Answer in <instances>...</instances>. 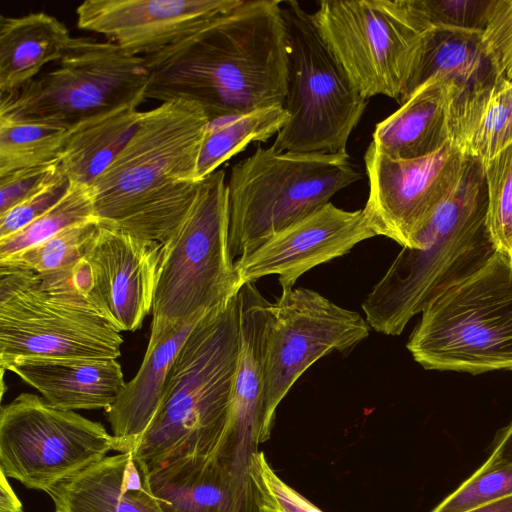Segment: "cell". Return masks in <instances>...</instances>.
I'll return each mask as SVG.
<instances>
[{"instance_id":"obj_1","label":"cell","mask_w":512,"mask_h":512,"mask_svg":"<svg viewBox=\"0 0 512 512\" xmlns=\"http://www.w3.org/2000/svg\"><path fill=\"white\" fill-rule=\"evenodd\" d=\"M143 58L146 99L195 102L210 121L283 106L289 51L282 2L239 0L197 32Z\"/></svg>"},{"instance_id":"obj_2","label":"cell","mask_w":512,"mask_h":512,"mask_svg":"<svg viewBox=\"0 0 512 512\" xmlns=\"http://www.w3.org/2000/svg\"><path fill=\"white\" fill-rule=\"evenodd\" d=\"M209 122L204 109L188 100L144 111L124 149L91 185L99 223L166 242L196 199L197 161Z\"/></svg>"},{"instance_id":"obj_3","label":"cell","mask_w":512,"mask_h":512,"mask_svg":"<svg viewBox=\"0 0 512 512\" xmlns=\"http://www.w3.org/2000/svg\"><path fill=\"white\" fill-rule=\"evenodd\" d=\"M484 163L466 155L462 172L418 238L402 248L362 303L376 332L400 335L437 296L480 270L496 253L487 223Z\"/></svg>"},{"instance_id":"obj_4","label":"cell","mask_w":512,"mask_h":512,"mask_svg":"<svg viewBox=\"0 0 512 512\" xmlns=\"http://www.w3.org/2000/svg\"><path fill=\"white\" fill-rule=\"evenodd\" d=\"M239 352L236 295L206 314L178 351L157 412L133 451L148 471L215 453L230 416Z\"/></svg>"},{"instance_id":"obj_5","label":"cell","mask_w":512,"mask_h":512,"mask_svg":"<svg viewBox=\"0 0 512 512\" xmlns=\"http://www.w3.org/2000/svg\"><path fill=\"white\" fill-rule=\"evenodd\" d=\"M361 178L348 153H292L258 146L232 167L227 181L232 257L252 253Z\"/></svg>"},{"instance_id":"obj_6","label":"cell","mask_w":512,"mask_h":512,"mask_svg":"<svg viewBox=\"0 0 512 512\" xmlns=\"http://www.w3.org/2000/svg\"><path fill=\"white\" fill-rule=\"evenodd\" d=\"M406 345L427 370H512V258L496 251L422 311Z\"/></svg>"},{"instance_id":"obj_7","label":"cell","mask_w":512,"mask_h":512,"mask_svg":"<svg viewBox=\"0 0 512 512\" xmlns=\"http://www.w3.org/2000/svg\"><path fill=\"white\" fill-rule=\"evenodd\" d=\"M311 18L363 97L401 102L433 27L418 0H323Z\"/></svg>"},{"instance_id":"obj_8","label":"cell","mask_w":512,"mask_h":512,"mask_svg":"<svg viewBox=\"0 0 512 512\" xmlns=\"http://www.w3.org/2000/svg\"><path fill=\"white\" fill-rule=\"evenodd\" d=\"M225 171L200 181L187 216L162 244L152 324L180 323L227 305L242 287L229 248Z\"/></svg>"},{"instance_id":"obj_9","label":"cell","mask_w":512,"mask_h":512,"mask_svg":"<svg viewBox=\"0 0 512 512\" xmlns=\"http://www.w3.org/2000/svg\"><path fill=\"white\" fill-rule=\"evenodd\" d=\"M57 62L19 89L0 94V117L69 129L146 100L149 75L144 58L112 41L71 38Z\"/></svg>"},{"instance_id":"obj_10","label":"cell","mask_w":512,"mask_h":512,"mask_svg":"<svg viewBox=\"0 0 512 512\" xmlns=\"http://www.w3.org/2000/svg\"><path fill=\"white\" fill-rule=\"evenodd\" d=\"M289 74L283 104L289 118L274 149L292 153H347V143L368 99L363 97L297 1L282 2Z\"/></svg>"},{"instance_id":"obj_11","label":"cell","mask_w":512,"mask_h":512,"mask_svg":"<svg viewBox=\"0 0 512 512\" xmlns=\"http://www.w3.org/2000/svg\"><path fill=\"white\" fill-rule=\"evenodd\" d=\"M122 344L84 299L48 291L32 271L0 265L2 371L19 358L116 359Z\"/></svg>"},{"instance_id":"obj_12","label":"cell","mask_w":512,"mask_h":512,"mask_svg":"<svg viewBox=\"0 0 512 512\" xmlns=\"http://www.w3.org/2000/svg\"><path fill=\"white\" fill-rule=\"evenodd\" d=\"M118 451L105 427L21 393L0 410V471L29 489L56 485Z\"/></svg>"},{"instance_id":"obj_13","label":"cell","mask_w":512,"mask_h":512,"mask_svg":"<svg viewBox=\"0 0 512 512\" xmlns=\"http://www.w3.org/2000/svg\"><path fill=\"white\" fill-rule=\"evenodd\" d=\"M370 329L359 312L314 290L281 287L269 307L260 443L270 438L276 409L298 378L318 359L365 340Z\"/></svg>"},{"instance_id":"obj_14","label":"cell","mask_w":512,"mask_h":512,"mask_svg":"<svg viewBox=\"0 0 512 512\" xmlns=\"http://www.w3.org/2000/svg\"><path fill=\"white\" fill-rule=\"evenodd\" d=\"M466 155L453 143L415 159H393L370 142L364 154L369 194L363 208L375 235L402 248L418 249V238L457 182Z\"/></svg>"},{"instance_id":"obj_15","label":"cell","mask_w":512,"mask_h":512,"mask_svg":"<svg viewBox=\"0 0 512 512\" xmlns=\"http://www.w3.org/2000/svg\"><path fill=\"white\" fill-rule=\"evenodd\" d=\"M161 255V243L99 224L70 281L112 327L133 332L152 311Z\"/></svg>"},{"instance_id":"obj_16","label":"cell","mask_w":512,"mask_h":512,"mask_svg":"<svg viewBox=\"0 0 512 512\" xmlns=\"http://www.w3.org/2000/svg\"><path fill=\"white\" fill-rule=\"evenodd\" d=\"M374 236L363 209L347 211L328 202L238 258L235 268L241 286L277 275L281 287H294L307 271L347 254Z\"/></svg>"},{"instance_id":"obj_17","label":"cell","mask_w":512,"mask_h":512,"mask_svg":"<svg viewBox=\"0 0 512 512\" xmlns=\"http://www.w3.org/2000/svg\"><path fill=\"white\" fill-rule=\"evenodd\" d=\"M239 0H86L77 26L137 56L158 53L197 32Z\"/></svg>"},{"instance_id":"obj_18","label":"cell","mask_w":512,"mask_h":512,"mask_svg":"<svg viewBox=\"0 0 512 512\" xmlns=\"http://www.w3.org/2000/svg\"><path fill=\"white\" fill-rule=\"evenodd\" d=\"M270 303L253 282L237 294L239 360L228 424L214 453L224 461L249 465L261 444Z\"/></svg>"},{"instance_id":"obj_19","label":"cell","mask_w":512,"mask_h":512,"mask_svg":"<svg viewBox=\"0 0 512 512\" xmlns=\"http://www.w3.org/2000/svg\"><path fill=\"white\" fill-rule=\"evenodd\" d=\"M148 478L162 512H260L249 467L214 454L169 461Z\"/></svg>"},{"instance_id":"obj_20","label":"cell","mask_w":512,"mask_h":512,"mask_svg":"<svg viewBox=\"0 0 512 512\" xmlns=\"http://www.w3.org/2000/svg\"><path fill=\"white\" fill-rule=\"evenodd\" d=\"M205 315L180 323L151 325L149 342L138 372L105 411L119 453L134 451L137 447L160 405L166 379L178 351Z\"/></svg>"},{"instance_id":"obj_21","label":"cell","mask_w":512,"mask_h":512,"mask_svg":"<svg viewBox=\"0 0 512 512\" xmlns=\"http://www.w3.org/2000/svg\"><path fill=\"white\" fill-rule=\"evenodd\" d=\"M133 451L107 456L48 491L55 512H162Z\"/></svg>"},{"instance_id":"obj_22","label":"cell","mask_w":512,"mask_h":512,"mask_svg":"<svg viewBox=\"0 0 512 512\" xmlns=\"http://www.w3.org/2000/svg\"><path fill=\"white\" fill-rule=\"evenodd\" d=\"M460 91L444 77L420 86L390 116L379 122L371 143L393 159H415L452 143V108Z\"/></svg>"},{"instance_id":"obj_23","label":"cell","mask_w":512,"mask_h":512,"mask_svg":"<svg viewBox=\"0 0 512 512\" xmlns=\"http://www.w3.org/2000/svg\"><path fill=\"white\" fill-rule=\"evenodd\" d=\"M6 370L62 410H108L126 382L116 359L19 358Z\"/></svg>"},{"instance_id":"obj_24","label":"cell","mask_w":512,"mask_h":512,"mask_svg":"<svg viewBox=\"0 0 512 512\" xmlns=\"http://www.w3.org/2000/svg\"><path fill=\"white\" fill-rule=\"evenodd\" d=\"M71 37L65 24L45 12L0 17V94L19 89L58 61Z\"/></svg>"},{"instance_id":"obj_25","label":"cell","mask_w":512,"mask_h":512,"mask_svg":"<svg viewBox=\"0 0 512 512\" xmlns=\"http://www.w3.org/2000/svg\"><path fill=\"white\" fill-rule=\"evenodd\" d=\"M482 43V31L433 26L413 78L401 102L434 77H444L459 88L456 99L491 85L496 77Z\"/></svg>"},{"instance_id":"obj_26","label":"cell","mask_w":512,"mask_h":512,"mask_svg":"<svg viewBox=\"0 0 512 512\" xmlns=\"http://www.w3.org/2000/svg\"><path fill=\"white\" fill-rule=\"evenodd\" d=\"M138 107L120 106L68 129L58 161L69 181L95 182L136 132L143 114Z\"/></svg>"},{"instance_id":"obj_27","label":"cell","mask_w":512,"mask_h":512,"mask_svg":"<svg viewBox=\"0 0 512 512\" xmlns=\"http://www.w3.org/2000/svg\"><path fill=\"white\" fill-rule=\"evenodd\" d=\"M511 100V82L497 76L488 87L454 101L452 143L465 155L490 160L512 140Z\"/></svg>"},{"instance_id":"obj_28","label":"cell","mask_w":512,"mask_h":512,"mask_svg":"<svg viewBox=\"0 0 512 512\" xmlns=\"http://www.w3.org/2000/svg\"><path fill=\"white\" fill-rule=\"evenodd\" d=\"M289 118L281 105L210 121L199 152L196 181L200 182L252 142H265L285 125Z\"/></svg>"},{"instance_id":"obj_29","label":"cell","mask_w":512,"mask_h":512,"mask_svg":"<svg viewBox=\"0 0 512 512\" xmlns=\"http://www.w3.org/2000/svg\"><path fill=\"white\" fill-rule=\"evenodd\" d=\"M67 131L51 124L0 117V176L57 161Z\"/></svg>"},{"instance_id":"obj_30","label":"cell","mask_w":512,"mask_h":512,"mask_svg":"<svg viewBox=\"0 0 512 512\" xmlns=\"http://www.w3.org/2000/svg\"><path fill=\"white\" fill-rule=\"evenodd\" d=\"M89 221H98L92 187L70 181L67 193L57 204L21 231L0 240V260Z\"/></svg>"},{"instance_id":"obj_31","label":"cell","mask_w":512,"mask_h":512,"mask_svg":"<svg viewBox=\"0 0 512 512\" xmlns=\"http://www.w3.org/2000/svg\"><path fill=\"white\" fill-rule=\"evenodd\" d=\"M99 224V221H89L68 227L35 246L0 260V265L32 271L39 275L67 270L83 258Z\"/></svg>"},{"instance_id":"obj_32","label":"cell","mask_w":512,"mask_h":512,"mask_svg":"<svg viewBox=\"0 0 512 512\" xmlns=\"http://www.w3.org/2000/svg\"><path fill=\"white\" fill-rule=\"evenodd\" d=\"M487 223L497 251L512 258V140L484 163Z\"/></svg>"},{"instance_id":"obj_33","label":"cell","mask_w":512,"mask_h":512,"mask_svg":"<svg viewBox=\"0 0 512 512\" xmlns=\"http://www.w3.org/2000/svg\"><path fill=\"white\" fill-rule=\"evenodd\" d=\"M512 494V465L487 459L431 512H466Z\"/></svg>"},{"instance_id":"obj_34","label":"cell","mask_w":512,"mask_h":512,"mask_svg":"<svg viewBox=\"0 0 512 512\" xmlns=\"http://www.w3.org/2000/svg\"><path fill=\"white\" fill-rule=\"evenodd\" d=\"M249 474L260 512H323L278 477L262 451L252 454Z\"/></svg>"},{"instance_id":"obj_35","label":"cell","mask_w":512,"mask_h":512,"mask_svg":"<svg viewBox=\"0 0 512 512\" xmlns=\"http://www.w3.org/2000/svg\"><path fill=\"white\" fill-rule=\"evenodd\" d=\"M482 43L496 74L512 82V0H491Z\"/></svg>"},{"instance_id":"obj_36","label":"cell","mask_w":512,"mask_h":512,"mask_svg":"<svg viewBox=\"0 0 512 512\" xmlns=\"http://www.w3.org/2000/svg\"><path fill=\"white\" fill-rule=\"evenodd\" d=\"M433 26L483 31L491 0H418Z\"/></svg>"},{"instance_id":"obj_37","label":"cell","mask_w":512,"mask_h":512,"mask_svg":"<svg viewBox=\"0 0 512 512\" xmlns=\"http://www.w3.org/2000/svg\"><path fill=\"white\" fill-rule=\"evenodd\" d=\"M70 187L69 179L62 173L43 189L0 215V240L28 226L57 204Z\"/></svg>"},{"instance_id":"obj_38","label":"cell","mask_w":512,"mask_h":512,"mask_svg":"<svg viewBox=\"0 0 512 512\" xmlns=\"http://www.w3.org/2000/svg\"><path fill=\"white\" fill-rule=\"evenodd\" d=\"M62 173L57 160L1 175L0 215L43 189Z\"/></svg>"},{"instance_id":"obj_39","label":"cell","mask_w":512,"mask_h":512,"mask_svg":"<svg viewBox=\"0 0 512 512\" xmlns=\"http://www.w3.org/2000/svg\"><path fill=\"white\" fill-rule=\"evenodd\" d=\"M0 512H23V506L13 491L8 477L0 471Z\"/></svg>"},{"instance_id":"obj_40","label":"cell","mask_w":512,"mask_h":512,"mask_svg":"<svg viewBox=\"0 0 512 512\" xmlns=\"http://www.w3.org/2000/svg\"><path fill=\"white\" fill-rule=\"evenodd\" d=\"M489 459L512 465V421L500 434Z\"/></svg>"},{"instance_id":"obj_41","label":"cell","mask_w":512,"mask_h":512,"mask_svg":"<svg viewBox=\"0 0 512 512\" xmlns=\"http://www.w3.org/2000/svg\"><path fill=\"white\" fill-rule=\"evenodd\" d=\"M466 512H512V494Z\"/></svg>"},{"instance_id":"obj_42","label":"cell","mask_w":512,"mask_h":512,"mask_svg":"<svg viewBox=\"0 0 512 512\" xmlns=\"http://www.w3.org/2000/svg\"><path fill=\"white\" fill-rule=\"evenodd\" d=\"M511 86H512V82H511ZM510 115H511L510 133H511V139H512V100H511Z\"/></svg>"}]
</instances>
